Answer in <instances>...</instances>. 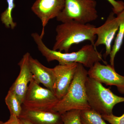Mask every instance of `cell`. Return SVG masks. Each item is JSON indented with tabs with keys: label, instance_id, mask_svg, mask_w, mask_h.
I'll use <instances>...</instances> for the list:
<instances>
[{
	"label": "cell",
	"instance_id": "5",
	"mask_svg": "<svg viewBox=\"0 0 124 124\" xmlns=\"http://www.w3.org/2000/svg\"><path fill=\"white\" fill-rule=\"evenodd\" d=\"M96 6L95 0H65L64 8L56 19L62 23L74 20L89 23L98 17Z\"/></svg>",
	"mask_w": 124,
	"mask_h": 124
},
{
	"label": "cell",
	"instance_id": "2",
	"mask_svg": "<svg viewBox=\"0 0 124 124\" xmlns=\"http://www.w3.org/2000/svg\"><path fill=\"white\" fill-rule=\"evenodd\" d=\"M95 27L90 23L83 24L74 20L62 23L55 29L56 36L53 49L68 53L73 45L87 40L94 45L97 37L94 32Z\"/></svg>",
	"mask_w": 124,
	"mask_h": 124
},
{
	"label": "cell",
	"instance_id": "22",
	"mask_svg": "<svg viewBox=\"0 0 124 124\" xmlns=\"http://www.w3.org/2000/svg\"><path fill=\"white\" fill-rule=\"evenodd\" d=\"M22 120V121L24 124H33L31 122H29L27 120H26L24 119H21Z\"/></svg>",
	"mask_w": 124,
	"mask_h": 124
},
{
	"label": "cell",
	"instance_id": "3",
	"mask_svg": "<svg viewBox=\"0 0 124 124\" xmlns=\"http://www.w3.org/2000/svg\"><path fill=\"white\" fill-rule=\"evenodd\" d=\"M88 77V71L85 67L78 63L68 91L59 100L52 111L62 115L71 110L82 111L91 108L88 102L85 88V82Z\"/></svg>",
	"mask_w": 124,
	"mask_h": 124
},
{
	"label": "cell",
	"instance_id": "16",
	"mask_svg": "<svg viewBox=\"0 0 124 124\" xmlns=\"http://www.w3.org/2000/svg\"><path fill=\"white\" fill-rule=\"evenodd\" d=\"M82 124H107L100 115L91 108L81 111Z\"/></svg>",
	"mask_w": 124,
	"mask_h": 124
},
{
	"label": "cell",
	"instance_id": "20",
	"mask_svg": "<svg viewBox=\"0 0 124 124\" xmlns=\"http://www.w3.org/2000/svg\"><path fill=\"white\" fill-rule=\"evenodd\" d=\"M112 7L113 12L117 15L123 11L124 9V2L122 1L107 0Z\"/></svg>",
	"mask_w": 124,
	"mask_h": 124
},
{
	"label": "cell",
	"instance_id": "8",
	"mask_svg": "<svg viewBox=\"0 0 124 124\" xmlns=\"http://www.w3.org/2000/svg\"><path fill=\"white\" fill-rule=\"evenodd\" d=\"M115 14L113 12H111L104 24L94 29V33L97 36L94 46L96 48L100 45L105 46L106 52L104 56L106 58L110 55L112 42L119 26V18L117 16L116 17Z\"/></svg>",
	"mask_w": 124,
	"mask_h": 124
},
{
	"label": "cell",
	"instance_id": "1",
	"mask_svg": "<svg viewBox=\"0 0 124 124\" xmlns=\"http://www.w3.org/2000/svg\"><path fill=\"white\" fill-rule=\"evenodd\" d=\"M31 36L36 44L38 50L48 62L56 60L59 62V64L62 65L77 63L89 68L98 62L102 61L107 64L106 61L103 59L102 54L91 44L82 46L76 52L63 53L49 49L42 41L43 38L38 33H32Z\"/></svg>",
	"mask_w": 124,
	"mask_h": 124
},
{
	"label": "cell",
	"instance_id": "13",
	"mask_svg": "<svg viewBox=\"0 0 124 124\" xmlns=\"http://www.w3.org/2000/svg\"><path fill=\"white\" fill-rule=\"evenodd\" d=\"M19 118L33 124H63L62 115L53 111L32 110L23 108Z\"/></svg>",
	"mask_w": 124,
	"mask_h": 124
},
{
	"label": "cell",
	"instance_id": "10",
	"mask_svg": "<svg viewBox=\"0 0 124 124\" xmlns=\"http://www.w3.org/2000/svg\"><path fill=\"white\" fill-rule=\"evenodd\" d=\"M78 65L74 62L57 65L53 68L55 75L54 94L59 100L66 94L72 82Z\"/></svg>",
	"mask_w": 124,
	"mask_h": 124
},
{
	"label": "cell",
	"instance_id": "9",
	"mask_svg": "<svg viewBox=\"0 0 124 124\" xmlns=\"http://www.w3.org/2000/svg\"><path fill=\"white\" fill-rule=\"evenodd\" d=\"M65 0H36L31 8L39 18L42 27L41 36L43 38L45 28L49 21L57 18L63 9Z\"/></svg>",
	"mask_w": 124,
	"mask_h": 124
},
{
	"label": "cell",
	"instance_id": "14",
	"mask_svg": "<svg viewBox=\"0 0 124 124\" xmlns=\"http://www.w3.org/2000/svg\"><path fill=\"white\" fill-rule=\"evenodd\" d=\"M117 15L119 18V26L114 44L112 47L111 50L109 55L110 65L113 67H114L115 58L122 46L124 38V9L122 12Z\"/></svg>",
	"mask_w": 124,
	"mask_h": 124
},
{
	"label": "cell",
	"instance_id": "18",
	"mask_svg": "<svg viewBox=\"0 0 124 124\" xmlns=\"http://www.w3.org/2000/svg\"><path fill=\"white\" fill-rule=\"evenodd\" d=\"M81 110H72L62 114L63 124H82L81 117Z\"/></svg>",
	"mask_w": 124,
	"mask_h": 124
},
{
	"label": "cell",
	"instance_id": "6",
	"mask_svg": "<svg viewBox=\"0 0 124 124\" xmlns=\"http://www.w3.org/2000/svg\"><path fill=\"white\" fill-rule=\"evenodd\" d=\"M59 100L53 91L41 87L33 79L28 85L22 107L32 110L52 111Z\"/></svg>",
	"mask_w": 124,
	"mask_h": 124
},
{
	"label": "cell",
	"instance_id": "23",
	"mask_svg": "<svg viewBox=\"0 0 124 124\" xmlns=\"http://www.w3.org/2000/svg\"><path fill=\"white\" fill-rule=\"evenodd\" d=\"M3 123H4V122H2V121H0V124H3Z\"/></svg>",
	"mask_w": 124,
	"mask_h": 124
},
{
	"label": "cell",
	"instance_id": "11",
	"mask_svg": "<svg viewBox=\"0 0 124 124\" xmlns=\"http://www.w3.org/2000/svg\"><path fill=\"white\" fill-rule=\"evenodd\" d=\"M31 56L30 53L27 52L18 63L20 68L19 75L9 89V90L16 95L22 104L29 84L33 79L29 65Z\"/></svg>",
	"mask_w": 124,
	"mask_h": 124
},
{
	"label": "cell",
	"instance_id": "7",
	"mask_svg": "<svg viewBox=\"0 0 124 124\" xmlns=\"http://www.w3.org/2000/svg\"><path fill=\"white\" fill-rule=\"evenodd\" d=\"M88 76L107 85L115 86L118 92L124 94V76L117 73L110 64L94 63L88 71Z\"/></svg>",
	"mask_w": 124,
	"mask_h": 124
},
{
	"label": "cell",
	"instance_id": "21",
	"mask_svg": "<svg viewBox=\"0 0 124 124\" xmlns=\"http://www.w3.org/2000/svg\"><path fill=\"white\" fill-rule=\"evenodd\" d=\"M3 124H24L19 117L14 115H10L9 119Z\"/></svg>",
	"mask_w": 124,
	"mask_h": 124
},
{
	"label": "cell",
	"instance_id": "17",
	"mask_svg": "<svg viewBox=\"0 0 124 124\" xmlns=\"http://www.w3.org/2000/svg\"><path fill=\"white\" fill-rule=\"evenodd\" d=\"M15 0H6L7 7L1 15L0 20L6 27L13 29L17 26V23L15 22L12 17V11L15 8Z\"/></svg>",
	"mask_w": 124,
	"mask_h": 124
},
{
	"label": "cell",
	"instance_id": "4",
	"mask_svg": "<svg viewBox=\"0 0 124 124\" xmlns=\"http://www.w3.org/2000/svg\"><path fill=\"white\" fill-rule=\"evenodd\" d=\"M85 88L91 108L101 115L112 114L114 107L124 102V97L116 95L110 89L88 76L85 82Z\"/></svg>",
	"mask_w": 124,
	"mask_h": 124
},
{
	"label": "cell",
	"instance_id": "19",
	"mask_svg": "<svg viewBox=\"0 0 124 124\" xmlns=\"http://www.w3.org/2000/svg\"><path fill=\"white\" fill-rule=\"evenodd\" d=\"M103 119L111 124H124V113L120 116H116L112 114L102 115Z\"/></svg>",
	"mask_w": 124,
	"mask_h": 124
},
{
	"label": "cell",
	"instance_id": "15",
	"mask_svg": "<svg viewBox=\"0 0 124 124\" xmlns=\"http://www.w3.org/2000/svg\"><path fill=\"white\" fill-rule=\"evenodd\" d=\"M5 102L8 108L10 115L20 117L23 111L22 104L16 95L9 90L5 98Z\"/></svg>",
	"mask_w": 124,
	"mask_h": 124
},
{
	"label": "cell",
	"instance_id": "12",
	"mask_svg": "<svg viewBox=\"0 0 124 124\" xmlns=\"http://www.w3.org/2000/svg\"><path fill=\"white\" fill-rule=\"evenodd\" d=\"M29 65L34 80L39 84H42L54 93L55 77L53 68L46 67L31 56L29 59Z\"/></svg>",
	"mask_w": 124,
	"mask_h": 124
}]
</instances>
